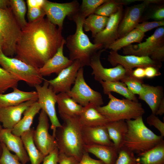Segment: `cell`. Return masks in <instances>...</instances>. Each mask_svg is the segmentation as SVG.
Returning a JSON list of instances; mask_svg holds the SVG:
<instances>
[{"instance_id": "1", "label": "cell", "mask_w": 164, "mask_h": 164, "mask_svg": "<svg viewBox=\"0 0 164 164\" xmlns=\"http://www.w3.org/2000/svg\"><path fill=\"white\" fill-rule=\"evenodd\" d=\"M62 29L42 17L22 28L15 58L36 69L41 68L66 41Z\"/></svg>"}, {"instance_id": "2", "label": "cell", "mask_w": 164, "mask_h": 164, "mask_svg": "<svg viewBox=\"0 0 164 164\" xmlns=\"http://www.w3.org/2000/svg\"><path fill=\"white\" fill-rule=\"evenodd\" d=\"M61 126L56 130L55 137L59 152L80 160L85 145L82 136V126L79 116L64 118Z\"/></svg>"}, {"instance_id": "3", "label": "cell", "mask_w": 164, "mask_h": 164, "mask_svg": "<svg viewBox=\"0 0 164 164\" xmlns=\"http://www.w3.org/2000/svg\"><path fill=\"white\" fill-rule=\"evenodd\" d=\"M85 19L79 12L71 19L76 25L75 33L68 36L66 40L67 48L69 51L70 59L78 60L83 67L90 65L91 60L98 51L103 49L101 44L92 43L83 29V25Z\"/></svg>"}, {"instance_id": "4", "label": "cell", "mask_w": 164, "mask_h": 164, "mask_svg": "<svg viewBox=\"0 0 164 164\" xmlns=\"http://www.w3.org/2000/svg\"><path fill=\"white\" fill-rule=\"evenodd\" d=\"M125 121L128 130L123 146L137 155L152 149L164 140L163 137L156 135L146 126L142 116Z\"/></svg>"}, {"instance_id": "5", "label": "cell", "mask_w": 164, "mask_h": 164, "mask_svg": "<svg viewBox=\"0 0 164 164\" xmlns=\"http://www.w3.org/2000/svg\"><path fill=\"white\" fill-rule=\"evenodd\" d=\"M107 95L110 99L107 104L97 108L109 122L135 119L142 116L145 113L141 103L126 98L118 99L111 93Z\"/></svg>"}, {"instance_id": "6", "label": "cell", "mask_w": 164, "mask_h": 164, "mask_svg": "<svg viewBox=\"0 0 164 164\" xmlns=\"http://www.w3.org/2000/svg\"><path fill=\"white\" fill-rule=\"evenodd\" d=\"M22 28L11 8L0 9V34L2 41V51L5 56L12 57L21 36Z\"/></svg>"}, {"instance_id": "7", "label": "cell", "mask_w": 164, "mask_h": 164, "mask_svg": "<svg viewBox=\"0 0 164 164\" xmlns=\"http://www.w3.org/2000/svg\"><path fill=\"white\" fill-rule=\"evenodd\" d=\"M0 65L19 81H24L30 87L40 85L45 80L39 69L15 57L7 56L2 53H0Z\"/></svg>"}, {"instance_id": "8", "label": "cell", "mask_w": 164, "mask_h": 164, "mask_svg": "<svg viewBox=\"0 0 164 164\" xmlns=\"http://www.w3.org/2000/svg\"><path fill=\"white\" fill-rule=\"evenodd\" d=\"M74 84L67 93L78 104L84 107L90 104L97 107L103 104L101 94L93 90L86 83L84 77L83 67L79 70Z\"/></svg>"}, {"instance_id": "9", "label": "cell", "mask_w": 164, "mask_h": 164, "mask_svg": "<svg viewBox=\"0 0 164 164\" xmlns=\"http://www.w3.org/2000/svg\"><path fill=\"white\" fill-rule=\"evenodd\" d=\"M80 5L77 0L58 3L45 0L43 8L47 18L52 23L63 29V22L67 16L71 20L79 11Z\"/></svg>"}, {"instance_id": "10", "label": "cell", "mask_w": 164, "mask_h": 164, "mask_svg": "<svg viewBox=\"0 0 164 164\" xmlns=\"http://www.w3.org/2000/svg\"><path fill=\"white\" fill-rule=\"evenodd\" d=\"M43 85H37L35 87L38 94V101L41 110L48 116L51 123V128L55 137L56 129L61 126L57 117L56 110L57 94L49 86L47 80L45 79Z\"/></svg>"}, {"instance_id": "11", "label": "cell", "mask_w": 164, "mask_h": 164, "mask_svg": "<svg viewBox=\"0 0 164 164\" xmlns=\"http://www.w3.org/2000/svg\"><path fill=\"white\" fill-rule=\"evenodd\" d=\"M49 119L46 113L41 110L38 118V123L33 133L35 145L45 156L57 148L55 137L49 132Z\"/></svg>"}, {"instance_id": "12", "label": "cell", "mask_w": 164, "mask_h": 164, "mask_svg": "<svg viewBox=\"0 0 164 164\" xmlns=\"http://www.w3.org/2000/svg\"><path fill=\"white\" fill-rule=\"evenodd\" d=\"M107 60L114 67L118 65H121L126 70V73L129 74H131L133 68L135 67L145 68L152 66L159 69L162 66L161 62L154 60L148 56L122 55L118 52L112 50L109 52Z\"/></svg>"}, {"instance_id": "13", "label": "cell", "mask_w": 164, "mask_h": 164, "mask_svg": "<svg viewBox=\"0 0 164 164\" xmlns=\"http://www.w3.org/2000/svg\"><path fill=\"white\" fill-rule=\"evenodd\" d=\"M161 1L143 0L141 3L128 7L119 25L118 39L123 37L136 28L143 13L150 4L158 3Z\"/></svg>"}, {"instance_id": "14", "label": "cell", "mask_w": 164, "mask_h": 164, "mask_svg": "<svg viewBox=\"0 0 164 164\" xmlns=\"http://www.w3.org/2000/svg\"><path fill=\"white\" fill-rule=\"evenodd\" d=\"M105 50L104 49L100 50L92 57L89 65L92 69V75L94 76L95 80L99 82L121 81L126 74V70L120 65L111 68L104 67L101 61L100 57Z\"/></svg>"}, {"instance_id": "15", "label": "cell", "mask_w": 164, "mask_h": 164, "mask_svg": "<svg viewBox=\"0 0 164 164\" xmlns=\"http://www.w3.org/2000/svg\"><path fill=\"white\" fill-rule=\"evenodd\" d=\"M164 45V27H159L145 41L136 44H131L122 48L125 55L150 57L157 48Z\"/></svg>"}, {"instance_id": "16", "label": "cell", "mask_w": 164, "mask_h": 164, "mask_svg": "<svg viewBox=\"0 0 164 164\" xmlns=\"http://www.w3.org/2000/svg\"><path fill=\"white\" fill-rule=\"evenodd\" d=\"M81 67H82L79 60H74L70 66L61 71L56 77L47 80L49 86L56 94L68 92L71 89L72 85L74 84L78 71Z\"/></svg>"}, {"instance_id": "17", "label": "cell", "mask_w": 164, "mask_h": 164, "mask_svg": "<svg viewBox=\"0 0 164 164\" xmlns=\"http://www.w3.org/2000/svg\"><path fill=\"white\" fill-rule=\"evenodd\" d=\"M123 6L109 17L104 29L94 38V44H101L105 50L118 38L119 25L123 16Z\"/></svg>"}, {"instance_id": "18", "label": "cell", "mask_w": 164, "mask_h": 164, "mask_svg": "<svg viewBox=\"0 0 164 164\" xmlns=\"http://www.w3.org/2000/svg\"><path fill=\"white\" fill-rule=\"evenodd\" d=\"M36 101L31 100L18 105L0 108V122L4 128L12 130L21 119L24 111Z\"/></svg>"}, {"instance_id": "19", "label": "cell", "mask_w": 164, "mask_h": 164, "mask_svg": "<svg viewBox=\"0 0 164 164\" xmlns=\"http://www.w3.org/2000/svg\"><path fill=\"white\" fill-rule=\"evenodd\" d=\"M0 142L15 153L22 164L29 161L21 137L13 134L12 130L3 128L0 132Z\"/></svg>"}, {"instance_id": "20", "label": "cell", "mask_w": 164, "mask_h": 164, "mask_svg": "<svg viewBox=\"0 0 164 164\" xmlns=\"http://www.w3.org/2000/svg\"><path fill=\"white\" fill-rule=\"evenodd\" d=\"M65 43L66 41L62 44L54 56L39 69V73L42 76H49L53 73L58 75L73 63L74 61L69 59L64 55L63 49Z\"/></svg>"}, {"instance_id": "21", "label": "cell", "mask_w": 164, "mask_h": 164, "mask_svg": "<svg viewBox=\"0 0 164 164\" xmlns=\"http://www.w3.org/2000/svg\"><path fill=\"white\" fill-rule=\"evenodd\" d=\"M82 133L85 145H100L114 146L110 138L106 125L82 126Z\"/></svg>"}, {"instance_id": "22", "label": "cell", "mask_w": 164, "mask_h": 164, "mask_svg": "<svg viewBox=\"0 0 164 164\" xmlns=\"http://www.w3.org/2000/svg\"><path fill=\"white\" fill-rule=\"evenodd\" d=\"M31 100L38 101L36 91H25L15 87L11 93L0 94V108L18 105Z\"/></svg>"}, {"instance_id": "23", "label": "cell", "mask_w": 164, "mask_h": 164, "mask_svg": "<svg viewBox=\"0 0 164 164\" xmlns=\"http://www.w3.org/2000/svg\"><path fill=\"white\" fill-rule=\"evenodd\" d=\"M56 98L58 112L62 119L79 116L84 107L75 101L67 93H59Z\"/></svg>"}, {"instance_id": "24", "label": "cell", "mask_w": 164, "mask_h": 164, "mask_svg": "<svg viewBox=\"0 0 164 164\" xmlns=\"http://www.w3.org/2000/svg\"><path fill=\"white\" fill-rule=\"evenodd\" d=\"M97 107L91 104L83 107L79 116V121L82 126H105L109 122L97 111Z\"/></svg>"}, {"instance_id": "25", "label": "cell", "mask_w": 164, "mask_h": 164, "mask_svg": "<svg viewBox=\"0 0 164 164\" xmlns=\"http://www.w3.org/2000/svg\"><path fill=\"white\" fill-rule=\"evenodd\" d=\"M142 86L144 91L139 95L138 98L144 101L150 107L152 113L155 114L162 100L164 98L163 87L144 83Z\"/></svg>"}, {"instance_id": "26", "label": "cell", "mask_w": 164, "mask_h": 164, "mask_svg": "<svg viewBox=\"0 0 164 164\" xmlns=\"http://www.w3.org/2000/svg\"><path fill=\"white\" fill-rule=\"evenodd\" d=\"M84 150L94 155L104 164H114L118 151L114 146L100 145H84Z\"/></svg>"}, {"instance_id": "27", "label": "cell", "mask_w": 164, "mask_h": 164, "mask_svg": "<svg viewBox=\"0 0 164 164\" xmlns=\"http://www.w3.org/2000/svg\"><path fill=\"white\" fill-rule=\"evenodd\" d=\"M111 140L118 151L123 146L127 131L128 125L125 120L109 121L106 125Z\"/></svg>"}, {"instance_id": "28", "label": "cell", "mask_w": 164, "mask_h": 164, "mask_svg": "<svg viewBox=\"0 0 164 164\" xmlns=\"http://www.w3.org/2000/svg\"><path fill=\"white\" fill-rule=\"evenodd\" d=\"M41 110L37 101L35 102L24 111L23 118L12 129V133L20 137L24 133L29 130L34 117Z\"/></svg>"}, {"instance_id": "29", "label": "cell", "mask_w": 164, "mask_h": 164, "mask_svg": "<svg viewBox=\"0 0 164 164\" xmlns=\"http://www.w3.org/2000/svg\"><path fill=\"white\" fill-rule=\"evenodd\" d=\"M34 130L31 128L20 137L31 164H40L45 156L38 150L35 144L33 139Z\"/></svg>"}, {"instance_id": "30", "label": "cell", "mask_w": 164, "mask_h": 164, "mask_svg": "<svg viewBox=\"0 0 164 164\" xmlns=\"http://www.w3.org/2000/svg\"><path fill=\"white\" fill-rule=\"evenodd\" d=\"M138 156V164H164V140Z\"/></svg>"}, {"instance_id": "31", "label": "cell", "mask_w": 164, "mask_h": 164, "mask_svg": "<svg viewBox=\"0 0 164 164\" xmlns=\"http://www.w3.org/2000/svg\"><path fill=\"white\" fill-rule=\"evenodd\" d=\"M109 17L94 14L84 20L83 27L84 31H91V37L94 38L96 35L102 31L106 27Z\"/></svg>"}, {"instance_id": "32", "label": "cell", "mask_w": 164, "mask_h": 164, "mask_svg": "<svg viewBox=\"0 0 164 164\" xmlns=\"http://www.w3.org/2000/svg\"><path fill=\"white\" fill-rule=\"evenodd\" d=\"M145 36L144 33L135 28L123 37L117 39L110 46L108 49L111 50L118 52L133 43H141Z\"/></svg>"}, {"instance_id": "33", "label": "cell", "mask_w": 164, "mask_h": 164, "mask_svg": "<svg viewBox=\"0 0 164 164\" xmlns=\"http://www.w3.org/2000/svg\"><path fill=\"white\" fill-rule=\"evenodd\" d=\"M103 89L104 94L107 95L111 92L117 93L126 98L135 102H138L135 95L133 94L126 85L121 81L115 82L101 81L99 82Z\"/></svg>"}, {"instance_id": "34", "label": "cell", "mask_w": 164, "mask_h": 164, "mask_svg": "<svg viewBox=\"0 0 164 164\" xmlns=\"http://www.w3.org/2000/svg\"><path fill=\"white\" fill-rule=\"evenodd\" d=\"M137 0H107L99 6L95 12L96 15L109 17L116 12L122 6L135 2Z\"/></svg>"}, {"instance_id": "35", "label": "cell", "mask_w": 164, "mask_h": 164, "mask_svg": "<svg viewBox=\"0 0 164 164\" xmlns=\"http://www.w3.org/2000/svg\"><path fill=\"white\" fill-rule=\"evenodd\" d=\"M10 7L21 28L27 23L25 19L27 9L26 2L23 0H10Z\"/></svg>"}, {"instance_id": "36", "label": "cell", "mask_w": 164, "mask_h": 164, "mask_svg": "<svg viewBox=\"0 0 164 164\" xmlns=\"http://www.w3.org/2000/svg\"><path fill=\"white\" fill-rule=\"evenodd\" d=\"M19 81L2 67H0V94L8 89L17 87Z\"/></svg>"}, {"instance_id": "37", "label": "cell", "mask_w": 164, "mask_h": 164, "mask_svg": "<svg viewBox=\"0 0 164 164\" xmlns=\"http://www.w3.org/2000/svg\"><path fill=\"white\" fill-rule=\"evenodd\" d=\"M121 81L124 83L128 89L134 94L140 95L144 91L143 79L133 76L131 74H126Z\"/></svg>"}, {"instance_id": "38", "label": "cell", "mask_w": 164, "mask_h": 164, "mask_svg": "<svg viewBox=\"0 0 164 164\" xmlns=\"http://www.w3.org/2000/svg\"><path fill=\"white\" fill-rule=\"evenodd\" d=\"M107 0H83L80 5L79 13L85 19L94 14L97 9Z\"/></svg>"}, {"instance_id": "39", "label": "cell", "mask_w": 164, "mask_h": 164, "mask_svg": "<svg viewBox=\"0 0 164 164\" xmlns=\"http://www.w3.org/2000/svg\"><path fill=\"white\" fill-rule=\"evenodd\" d=\"M114 164H138L135 154L123 146L118 151Z\"/></svg>"}, {"instance_id": "40", "label": "cell", "mask_w": 164, "mask_h": 164, "mask_svg": "<svg viewBox=\"0 0 164 164\" xmlns=\"http://www.w3.org/2000/svg\"><path fill=\"white\" fill-rule=\"evenodd\" d=\"M1 143L2 151L0 157V164H22L18 157L12 153L4 144Z\"/></svg>"}, {"instance_id": "41", "label": "cell", "mask_w": 164, "mask_h": 164, "mask_svg": "<svg viewBox=\"0 0 164 164\" xmlns=\"http://www.w3.org/2000/svg\"><path fill=\"white\" fill-rule=\"evenodd\" d=\"M164 20L160 21H154L151 22L145 21L142 23H138L135 28L138 29L145 32L157 27L163 26Z\"/></svg>"}, {"instance_id": "42", "label": "cell", "mask_w": 164, "mask_h": 164, "mask_svg": "<svg viewBox=\"0 0 164 164\" xmlns=\"http://www.w3.org/2000/svg\"><path fill=\"white\" fill-rule=\"evenodd\" d=\"M146 121L150 126H153L159 131L161 136H164V123L157 115L152 113L147 118Z\"/></svg>"}, {"instance_id": "43", "label": "cell", "mask_w": 164, "mask_h": 164, "mask_svg": "<svg viewBox=\"0 0 164 164\" xmlns=\"http://www.w3.org/2000/svg\"><path fill=\"white\" fill-rule=\"evenodd\" d=\"M27 16L29 22H32L42 17L45 14L43 7H28Z\"/></svg>"}, {"instance_id": "44", "label": "cell", "mask_w": 164, "mask_h": 164, "mask_svg": "<svg viewBox=\"0 0 164 164\" xmlns=\"http://www.w3.org/2000/svg\"><path fill=\"white\" fill-rule=\"evenodd\" d=\"M59 150L57 148L45 157L43 164H59Z\"/></svg>"}, {"instance_id": "45", "label": "cell", "mask_w": 164, "mask_h": 164, "mask_svg": "<svg viewBox=\"0 0 164 164\" xmlns=\"http://www.w3.org/2000/svg\"><path fill=\"white\" fill-rule=\"evenodd\" d=\"M154 60L161 62L164 60V45L156 48L149 57Z\"/></svg>"}, {"instance_id": "46", "label": "cell", "mask_w": 164, "mask_h": 164, "mask_svg": "<svg viewBox=\"0 0 164 164\" xmlns=\"http://www.w3.org/2000/svg\"><path fill=\"white\" fill-rule=\"evenodd\" d=\"M79 162L75 158L59 152V164H78Z\"/></svg>"}, {"instance_id": "47", "label": "cell", "mask_w": 164, "mask_h": 164, "mask_svg": "<svg viewBox=\"0 0 164 164\" xmlns=\"http://www.w3.org/2000/svg\"><path fill=\"white\" fill-rule=\"evenodd\" d=\"M78 164H104L101 160L93 159L89 155V153L84 150L83 155Z\"/></svg>"}, {"instance_id": "48", "label": "cell", "mask_w": 164, "mask_h": 164, "mask_svg": "<svg viewBox=\"0 0 164 164\" xmlns=\"http://www.w3.org/2000/svg\"><path fill=\"white\" fill-rule=\"evenodd\" d=\"M149 18L156 21L164 20V5L160 6L155 9L149 16Z\"/></svg>"}, {"instance_id": "49", "label": "cell", "mask_w": 164, "mask_h": 164, "mask_svg": "<svg viewBox=\"0 0 164 164\" xmlns=\"http://www.w3.org/2000/svg\"><path fill=\"white\" fill-rule=\"evenodd\" d=\"M144 69L145 77L147 78H152L161 75L159 69L153 67L148 66L144 68Z\"/></svg>"}, {"instance_id": "50", "label": "cell", "mask_w": 164, "mask_h": 164, "mask_svg": "<svg viewBox=\"0 0 164 164\" xmlns=\"http://www.w3.org/2000/svg\"><path fill=\"white\" fill-rule=\"evenodd\" d=\"M132 75L137 78L142 79L145 77L144 68L137 67L132 72Z\"/></svg>"}, {"instance_id": "51", "label": "cell", "mask_w": 164, "mask_h": 164, "mask_svg": "<svg viewBox=\"0 0 164 164\" xmlns=\"http://www.w3.org/2000/svg\"><path fill=\"white\" fill-rule=\"evenodd\" d=\"M45 0H27L28 7H43Z\"/></svg>"}, {"instance_id": "52", "label": "cell", "mask_w": 164, "mask_h": 164, "mask_svg": "<svg viewBox=\"0 0 164 164\" xmlns=\"http://www.w3.org/2000/svg\"><path fill=\"white\" fill-rule=\"evenodd\" d=\"M164 113V98L161 101L157 110L155 114L156 115H162Z\"/></svg>"}, {"instance_id": "53", "label": "cell", "mask_w": 164, "mask_h": 164, "mask_svg": "<svg viewBox=\"0 0 164 164\" xmlns=\"http://www.w3.org/2000/svg\"><path fill=\"white\" fill-rule=\"evenodd\" d=\"M10 7L9 0H0V9H5Z\"/></svg>"}, {"instance_id": "54", "label": "cell", "mask_w": 164, "mask_h": 164, "mask_svg": "<svg viewBox=\"0 0 164 164\" xmlns=\"http://www.w3.org/2000/svg\"><path fill=\"white\" fill-rule=\"evenodd\" d=\"M2 37L0 34V53L2 52Z\"/></svg>"}, {"instance_id": "55", "label": "cell", "mask_w": 164, "mask_h": 164, "mask_svg": "<svg viewBox=\"0 0 164 164\" xmlns=\"http://www.w3.org/2000/svg\"><path fill=\"white\" fill-rule=\"evenodd\" d=\"M2 145L1 144V143L0 142V157H1L2 153Z\"/></svg>"}, {"instance_id": "56", "label": "cell", "mask_w": 164, "mask_h": 164, "mask_svg": "<svg viewBox=\"0 0 164 164\" xmlns=\"http://www.w3.org/2000/svg\"><path fill=\"white\" fill-rule=\"evenodd\" d=\"M1 122H0V132L1 130L3 128H2V126L1 125Z\"/></svg>"}]
</instances>
